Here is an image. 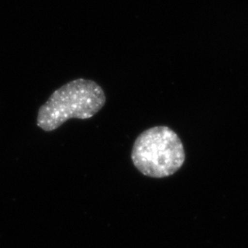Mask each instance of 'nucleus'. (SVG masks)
<instances>
[{
  "label": "nucleus",
  "instance_id": "f257e3e1",
  "mask_svg": "<svg viewBox=\"0 0 248 248\" xmlns=\"http://www.w3.org/2000/svg\"><path fill=\"white\" fill-rule=\"evenodd\" d=\"M106 104L104 90L93 80L77 78L53 91L40 107L37 126L53 132L70 119L89 120Z\"/></svg>",
  "mask_w": 248,
  "mask_h": 248
},
{
  "label": "nucleus",
  "instance_id": "f03ea898",
  "mask_svg": "<svg viewBox=\"0 0 248 248\" xmlns=\"http://www.w3.org/2000/svg\"><path fill=\"white\" fill-rule=\"evenodd\" d=\"M131 157L142 175L163 178L180 169L186 155L183 142L174 130L168 126H155L138 135Z\"/></svg>",
  "mask_w": 248,
  "mask_h": 248
}]
</instances>
